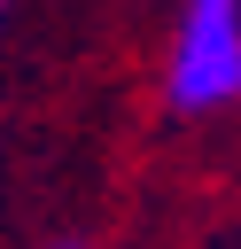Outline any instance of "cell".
Instances as JSON below:
<instances>
[{
	"mask_svg": "<svg viewBox=\"0 0 241 249\" xmlns=\"http://www.w3.org/2000/svg\"><path fill=\"white\" fill-rule=\"evenodd\" d=\"M163 101L179 117H210V109L241 101V0H179Z\"/></svg>",
	"mask_w": 241,
	"mask_h": 249,
	"instance_id": "cell-1",
	"label": "cell"
},
{
	"mask_svg": "<svg viewBox=\"0 0 241 249\" xmlns=\"http://www.w3.org/2000/svg\"><path fill=\"white\" fill-rule=\"evenodd\" d=\"M0 16H8V0H0Z\"/></svg>",
	"mask_w": 241,
	"mask_h": 249,
	"instance_id": "cell-2",
	"label": "cell"
}]
</instances>
